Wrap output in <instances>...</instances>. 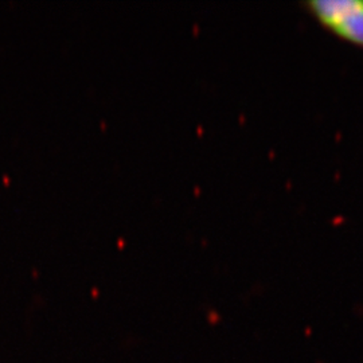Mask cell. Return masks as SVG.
I'll use <instances>...</instances> for the list:
<instances>
[{
    "instance_id": "1",
    "label": "cell",
    "mask_w": 363,
    "mask_h": 363,
    "mask_svg": "<svg viewBox=\"0 0 363 363\" xmlns=\"http://www.w3.org/2000/svg\"><path fill=\"white\" fill-rule=\"evenodd\" d=\"M303 6L325 28L363 48V0H307Z\"/></svg>"
}]
</instances>
